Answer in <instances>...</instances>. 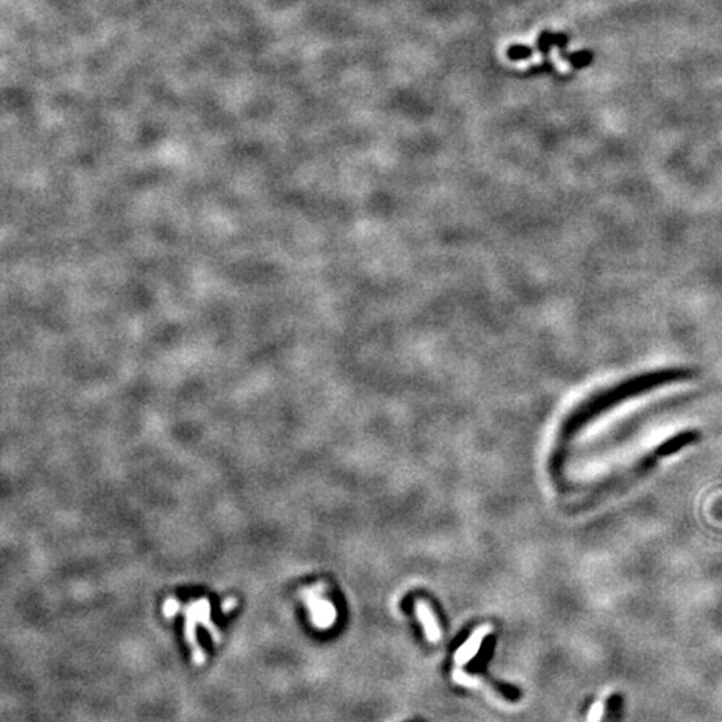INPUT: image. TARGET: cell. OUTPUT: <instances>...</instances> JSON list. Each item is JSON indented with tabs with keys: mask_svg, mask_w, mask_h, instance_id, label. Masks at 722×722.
Instances as JSON below:
<instances>
[{
	"mask_svg": "<svg viewBox=\"0 0 722 722\" xmlns=\"http://www.w3.org/2000/svg\"><path fill=\"white\" fill-rule=\"evenodd\" d=\"M417 611H418V617H420L423 627H425L426 635H428L431 640H437L438 637H440V629H438L437 619H435V614H433V612H431L430 605H426V604H423V602H418Z\"/></svg>",
	"mask_w": 722,
	"mask_h": 722,
	"instance_id": "3",
	"label": "cell"
},
{
	"mask_svg": "<svg viewBox=\"0 0 722 722\" xmlns=\"http://www.w3.org/2000/svg\"><path fill=\"white\" fill-rule=\"evenodd\" d=\"M487 634H488L487 625H485V627H480L478 631L470 637V640H467V644L463 645V647H460V651L457 652V656H455L457 662L458 664H465L467 660L471 659V657L477 654V651H478V647H480V642H482L483 637H485Z\"/></svg>",
	"mask_w": 722,
	"mask_h": 722,
	"instance_id": "1",
	"label": "cell"
},
{
	"mask_svg": "<svg viewBox=\"0 0 722 722\" xmlns=\"http://www.w3.org/2000/svg\"><path fill=\"white\" fill-rule=\"evenodd\" d=\"M309 600H312V611H313V619L316 620L318 625H328L333 622L334 619V611L332 605L328 604V600H323L320 597H314V594H309Z\"/></svg>",
	"mask_w": 722,
	"mask_h": 722,
	"instance_id": "2",
	"label": "cell"
},
{
	"mask_svg": "<svg viewBox=\"0 0 722 722\" xmlns=\"http://www.w3.org/2000/svg\"><path fill=\"white\" fill-rule=\"evenodd\" d=\"M602 716H604V704L597 703V704H594V707L590 709V714H588V722H600Z\"/></svg>",
	"mask_w": 722,
	"mask_h": 722,
	"instance_id": "4",
	"label": "cell"
}]
</instances>
